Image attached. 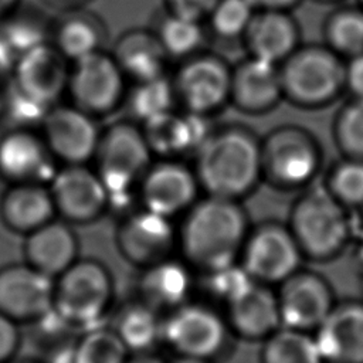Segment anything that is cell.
Returning <instances> with one entry per match:
<instances>
[{"mask_svg": "<svg viewBox=\"0 0 363 363\" xmlns=\"http://www.w3.org/2000/svg\"><path fill=\"white\" fill-rule=\"evenodd\" d=\"M248 231L238 200L207 196L186 211L177 244L189 265L210 274L240 259Z\"/></svg>", "mask_w": 363, "mask_h": 363, "instance_id": "cell-1", "label": "cell"}, {"mask_svg": "<svg viewBox=\"0 0 363 363\" xmlns=\"http://www.w3.org/2000/svg\"><path fill=\"white\" fill-rule=\"evenodd\" d=\"M105 38L106 28L102 20L86 10H69L51 21L50 43L69 62L104 50Z\"/></svg>", "mask_w": 363, "mask_h": 363, "instance_id": "cell-27", "label": "cell"}, {"mask_svg": "<svg viewBox=\"0 0 363 363\" xmlns=\"http://www.w3.org/2000/svg\"><path fill=\"white\" fill-rule=\"evenodd\" d=\"M113 301V279L109 269L96 259H77L54 278L52 311L72 326H92L99 322Z\"/></svg>", "mask_w": 363, "mask_h": 363, "instance_id": "cell-7", "label": "cell"}, {"mask_svg": "<svg viewBox=\"0 0 363 363\" xmlns=\"http://www.w3.org/2000/svg\"><path fill=\"white\" fill-rule=\"evenodd\" d=\"M55 217L51 193L41 183L11 184L0 199V218L13 233L27 235Z\"/></svg>", "mask_w": 363, "mask_h": 363, "instance_id": "cell-25", "label": "cell"}, {"mask_svg": "<svg viewBox=\"0 0 363 363\" xmlns=\"http://www.w3.org/2000/svg\"><path fill=\"white\" fill-rule=\"evenodd\" d=\"M218 0H164L167 11L194 20H207Z\"/></svg>", "mask_w": 363, "mask_h": 363, "instance_id": "cell-40", "label": "cell"}, {"mask_svg": "<svg viewBox=\"0 0 363 363\" xmlns=\"http://www.w3.org/2000/svg\"><path fill=\"white\" fill-rule=\"evenodd\" d=\"M152 155L142 126L130 121H118L101 132L94 159L109 204L123 201L139 187L152 164Z\"/></svg>", "mask_w": 363, "mask_h": 363, "instance_id": "cell-6", "label": "cell"}, {"mask_svg": "<svg viewBox=\"0 0 363 363\" xmlns=\"http://www.w3.org/2000/svg\"><path fill=\"white\" fill-rule=\"evenodd\" d=\"M112 55L125 77L133 82L166 74L169 55L153 30H128L115 43Z\"/></svg>", "mask_w": 363, "mask_h": 363, "instance_id": "cell-26", "label": "cell"}, {"mask_svg": "<svg viewBox=\"0 0 363 363\" xmlns=\"http://www.w3.org/2000/svg\"><path fill=\"white\" fill-rule=\"evenodd\" d=\"M284 99L320 109L345 92V58L325 44H301L279 64Z\"/></svg>", "mask_w": 363, "mask_h": 363, "instance_id": "cell-5", "label": "cell"}, {"mask_svg": "<svg viewBox=\"0 0 363 363\" xmlns=\"http://www.w3.org/2000/svg\"><path fill=\"white\" fill-rule=\"evenodd\" d=\"M241 40L248 55L279 65L301 45V31L291 11L257 10Z\"/></svg>", "mask_w": 363, "mask_h": 363, "instance_id": "cell-23", "label": "cell"}, {"mask_svg": "<svg viewBox=\"0 0 363 363\" xmlns=\"http://www.w3.org/2000/svg\"><path fill=\"white\" fill-rule=\"evenodd\" d=\"M172 78L184 111L208 116L230 102L231 67L224 58L199 51L184 60Z\"/></svg>", "mask_w": 363, "mask_h": 363, "instance_id": "cell-9", "label": "cell"}, {"mask_svg": "<svg viewBox=\"0 0 363 363\" xmlns=\"http://www.w3.org/2000/svg\"><path fill=\"white\" fill-rule=\"evenodd\" d=\"M284 99L279 65L247 55L231 67L230 102L244 113L272 111Z\"/></svg>", "mask_w": 363, "mask_h": 363, "instance_id": "cell-20", "label": "cell"}, {"mask_svg": "<svg viewBox=\"0 0 363 363\" xmlns=\"http://www.w3.org/2000/svg\"><path fill=\"white\" fill-rule=\"evenodd\" d=\"M254 13L248 0H218L207 20L218 38L238 40L245 34Z\"/></svg>", "mask_w": 363, "mask_h": 363, "instance_id": "cell-38", "label": "cell"}, {"mask_svg": "<svg viewBox=\"0 0 363 363\" xmlns=\"http://www.w3.org/2000/svg\"><path fill=\"white\" fill-rule=\"evenodd\" d=\"M54 157L41 133L16 128L0 139V174L11 184L50 182L55 174Z\"/></svg>", "mask_w": 363, "mask_h": 363, "instance_id": "cell-21", "label": "cell"}, {"mask_svg": "<svg viewBox=\"0 0 363 363\" xmlns=\"http://www.w3.org/2000/svg\"><path fill=\"white\" fill-rule=\"evenodd\" d=\"M360 289H362V298H363V269L360 272Z\"/></svg>", "mask_w": 363, "mask_h": 363, "instance_id": "cell-50", "label": "cell"}, {"mask_svg": "<svg viewBox=\"0 0 363 363\" xmlns=\"http://www.w3.org/2000/svg\"><path fill=\"white\" fill-rule=\"evenodd\" d=\"M126 79L112 52L99 50L71 62L67 92L72 105L94 116L106 115L125 99Z\"/></svg>", "mask_w": 363, "mask_h": 363, "instance_id": "cell-11", "label": "cell"}, {"mask_svg": "<svg viewBox=\"0 0 363 363\" xmlns=\"http://www.w3.org/2000/svg\"><path fill=\"white\" fill-rule=\"evenodd\" d=\"M313 337L323 363H363V298L337 299Z\"/></svg>", "mask_w": 363, "mask_h": 363, "instance_id": "cell-19", "label": "cell"}, {"mask_svg": "<svg viewBox=\"0 0 363 363\" xmlns=\"http://www.w3.org/2000/svg\"><path fill=\"white\" fill-rule=\"evenodd\" d=\"M77 363H125L129 350L113 329H89L72 345Z\"/></svg>", "mask_w": 363, "mask_h": 363, "instance_id": "cell-37", "label": "cell"}, {"mask_svg": "<svg viewBox=\"0 0 363 363\" xmlns=\"http://www.w3.org/2000/svg\"><path fill=\"white\" fill-rule=\"evenodd\" d=\"M173 363H211V360H204V359H191V357H177Z\"/></svg>", "mask_w": 363, "mask_h": 363, "instance_id": "cell-48", "label": "cell"}, {"mask_svg": "<svg viewBox=\"0 0 363 363\" xmlns=\"http://www.w3.org/2000/svg\"><path fill=\"white\" fill-rule=\"evenodd\" d=\"M194 174L208 196L240 201L262 180L261 139L241 126L211 130L196 152Z\"/></svg>", "mask_w": 363, "mask_h": 363, "instance_id": "cell-2", "label": "cell"}, {"mask_svg": "<svg viewBox=\"0 0 363 363\" xmlns=\"http://www.w3.org/2000/svg\"><path fill=\"white\" fill-rule=\"evenodd\" d=\"M259 363H322L313 333L279 326L262 340Z\"/></svg>", "mask_w": 363, "mask_h": 363, "instance_id": "cell-30", "label": "cell"}, {"mask_svg": "<svg viewBox=\"0 0 363 363\" xmlns=\"http://www.w3.org/2000/svg\"><path fill=\"white\" fill-rule=\"evenodd\" d=\"M54 279L27 262L0 268V313L11 320H40L52 309Z\"/></svg>", "mask_w": 363, "mask_h": 363, "instance_id": "cell-16", "label": "cell"}, {"mask_svg": "<svg viewBox=\"0 0 363 363\" xmlns=\"http://www.w3.org/2000/svg\"><path fill=\"white\" fill-rule=\"evenodd\" d=\"M153 31L169 58L184 60L199 52L204 41L203 21L170 11H166Z\"/></svg>", "mask_w": 363, "mask_h": 363, "instance_id": "cell-33", "label": "cell"}, {"mask_svg": "<svg viewBox=\"0 0 363 363\" xmlns=\"http://www.w3.org/2000/svg\"><path fill=\"white\" fill-rule=\"evenodd\" d=\"M323 167L316 136L299 125H281L261 139L262 180L281 191H301L315 183Z\"/></svg>", "mask_w": 363, "mask_h": 363, "instance_id": "cell-4", "label": "cell"}, {"mask_svg": "<svg viewBox=\"0 0 363 363\" xmlns=\"http://www.w3.org/2000/svg\"><path fill=\"white\" fill-rule=\"evenodd\" d=\"M130 353L152 350L162 339V320L156 309L145 303H132L121 311L112 328Z\"/></svg>", "mask_w": 363, "mask_h": 363, "instance_id": "cell-31", "label": "cell"}, {"mask_svg": "<svg viewBox=\"0 0 363 363\" xmlns=\"http://www.w3.org/2000/svg\"><path fill=\"white\" fill-rule=\"evenodd\" d=\"M41 136L54 159L85 164L95 156L101 130L94 115L72 104H57L41 122Z\"/></svg>", "mask_w": 363, "mask_h": 363, "instance_id": "cell-14", "label": "cell"}, {"mask_svg": "<svg viewBox=\"0 0 363 363\" xmlns=\"http://www.w3.org/2000/svg\"><path fill=\"white\" fill-rule=\"evenodd\" d=\"M0 35L10 45L16 58L47 41H50L51 21L34 10H20L17 7L7 18L1 21Z\"/></svg>", "mask_w": 363, "mask_h": 363, "instance_id": "cell-35", "label": "cell"}, {"mask_svg": "<svg viewBox=\"0 0 363 363\" xmlns=\"http://www.w3.org/2000/svg\"><path fill=\"white\" fill-rule=\"evenodd\" d=\"M318 1H323V3H337V1H343V0H318Z\"/></svg>", "mask_w": 363, "mask_h": 363, "instance_id": "cell-51", "label": "cell"}, {"mask_svg": "<svg viewBox=\"0 0 363 363\" xmlns=\"http://www.w3.org/2000/svg\"><path fill=\"white\" fill-rule=\"evenodd\" d=\"M322 363H323V362H322Z\"/></svg>", "mask_w": 363, "mask_h": 363, "instance_id": "cell-53", "label": "cell"}, {"mask_svg": "<svg viewBox=\"0 0 363 363\" xmlns=\"http://www.w3.org/2000/svg\"><path fill=\"white\" fill-rule=\"evenodd\" d=\"M225 309L230 332L245 340L262 342L281 326L275 289L259 282L225 303Z\"/></svg>", "mask_w": 363, "mask_h": 363, "instance_id": "cell-22", "label": "cell"}, {"mask_svg": "<svg viewBox=\"0 0 363 363\" xmlns=\"http://www.w3.org/2000/svg\"><path fill=\"white\" fill-rule=\"evenodd\" d=\"M51 363H77L74 356V347H65L60 353H57Z\"/></svg>", "mask_w": 363, "mask_h": 363, "instance_id": "cell-47", "label": "cell"}, {"mask_svg": "<svg viewBox=\"0 0 363 363\" xmlns=\"http://www.w3.org/2000/svg\"><path fill=\"white\" fill-rule=\"evenodd\" d=\"M191 288V275L184 262L174 261L172 257L143 268L140 278L142 301L153 309L174 308L187 302Z\"/></svg>", "mask_w": 363, "mask_h": 363, "instance_id": "cell-28", "label": "cell"}, {"mask_svg": "<svg viewBox=\"0 0 363 363\" xmlns=\"http://www.w3.org/2000/svg\"><path fill=\"white\" fill-rule=\"evenodd\" d=\"M240 259L255 282L268 286H277L305 262L288 224L278 221H265L250 228Z\"/></svg>", "mask_w": 363, "mask_h": 363, "instance_id": "cell-8", "label": "cell"}, {"mask_svg": "<svg viewBox=\"0 0 363 363\" xmlns=\"http://www.w3.org/2000/svg\"><path fill=\"white\" fill-rule=\"evenodd\" d=\"M199 189L194 170L173 159L152 163L139 183L143 207L167 218L186 213L197 201Z\"/></svg>", "mask_w": 363, "mask_h": 363, "instance_id": "cell-18", "label": "cell"}, {"mask_svg": "<svg viewBox=\"0 0 363 363\" xmlns=\"http://www.w3.org/2000/svg\"><path fill=\"white\" fill-rule=\"evenodd\" d=\"M206 275L208 279L210 292L221 299L224 305L255 282L241 267V264L237 262Z\"/></svg>", "mask_w": 363, "mask_h": 363, "instance_id": "cell-39", "label": "cell"}, {"mask_svg": "<svg viewBox=\"0 0 363 363\" xmlns=\"http://www.w3.org/2000/svg\"><path fill=\"white\" fill-rule=\"evenodd\" d=\"M332 138L340 156L363 160V98L349 96L337 109Z\"/></svg>", "mask_w": 363, "mask_h": 363, "instance_id": "cell-36", "label": "cell"}, {"mask_svg": "<svg viewBox=\"0 0 363 363\" xmlns=\"http://www.w3.org/2000/svg\"><path fill=\"white\" fill-rule=\"evenodd\" d=\"M356 3H357L360 7H363V0H356Z\"/></svg>", "mask_w": 363, "mask_h": 363, "instance_id": "cell-52", "label": "cell"}, {"mask_svg": "<svg viewBox=\"0 0 363 363\" xmlns=\"http://www.w3.org/2000/svg\"><path fill=\"white\" fill-rule=\"evenodd\" d=\"M323 186L349 211L363 210V160L340 156L325 172Z\"/></svg>", "mask_w": 363, "mask_h": 363, "instance_id": "cell-34", "label": "cell"}, {"mask_svg": "<svg viewBox=\"0 0 363 363\" xmlns=\"http://www.w3.org/2000/svg\"><path fill=\"white\" fill-rule=\"evenodd\" d=\"M125 99L132 116L140 125L174 111L177 104L172 78L166 74L133 82L130 91H126Z\"/></svg>", "mask_w": 363, "mask_h": 363, "instance_id": "cell-32", "label": "cell"}, {"mask_svg": "<svg viewBox=\"0 0 363 363\" xmlns=\"http://www.w3.org/2000/svg\"><path fill=\"white\" fill-rule=\"evenodd\" d=\"M225 318L201 303L184 302L162 320V339L179 357L211 360L225 346Z\"/></svg>", "mask_w": 363, "mask_h": 363, "instance_id": "cell-10", "label": "cell"}, {"mask_svg": "<svg viewBox=\"0 0 363 363\" xmlns=\"http://www.w3.org/2000/svg\"><path fill=\"white\" fill-rule=\"evenodd\" d=\"M55 214L69 224L98 220L109 207L108 190L96 173L85 164H65L50 180Z\"/></svg>", "mask_w": 363, "mask_h": 363, "instance_id": "cell-13", "label": "cell"}, {"mask_svg": "<svg viewBox=\"0 0 363 363\" xmlns=\"http://www.w3.org/2000/svg\"><path fill=\"white\" fill-rule=\"evenodd\" d=\"M305 261L328 262L340 257L353 238V217L323 186L312 183L294 200L286 221Z\"/></svg>", "mask_w": 363, "mask_h": 363, "instance_id": "cell-3", "label": "cell"}, {"mask_svg": "<svg viewBox=\"0 0 363 363\" xmlns=\"http://www.w3.org/2000/svg\"><path fill=\"white\" fill-rule=\"evenodd\" d=\"M125 363H166V362L160 356L152 353L150 350H146V352L129 353Z\"/></svg>", "mask_w": 363, "mask_h": 363, "instance_id": "cell-45", "label": "cell"}, {"mask_svg": "<svg viewBox=\"0 0 363 363\" xmlns=\"http://www.w3.org/2000/svg\"><path fill=\"white\" fill-rule=\"evenodd\" d=\"M323 44L345 60L363 52V7H335L323 21Z\"/></svg>", "mask_w": 363, "mask_h": 363, "instance_id": "cell-29", "label": "cell"}, {"mask_svg": "<svg viewBox=\"0 0 363 363\" xmlns=\"http://www.w3.org/2000/svg\"><path fill=\"white\" fill-rule=\"evenodd\" d=\"M16 64V54L0 35V89L6 88L11 81Z\"/></svg>", "mask_w": 363, "mask_h": 363, "instance_id": "cell-43", "label": "cell"}, {"mask_svg": "<svg viewBox=\"0 0 363 363\" xmlns=\"http://www.w3.org/2000/svg\"><path fill=\"white\" fill-rule=\"evenodd\" d=\"M69 225L64 220L52 218L28 233L23 244L24 262L52 279L69 268L79 252L77 234Z\"/></svg>", "mask_w": 363, "mask_h": 363, "instance_id": "cell-24", "label": "cell"}, {"mask_svg": "<svg viewBox=\"0 0 363 363\" xmlns=\"http://www.w3.org/2000/svg\"><path fill=\"white\" fill-rule=\"evenodd\" d=\"M345 92L363 98V52L345 60Z\"/></svg>", "mask_w": 363, "mask_h": 363, "instance_id": "cell-42", "label": "cell"}, {"mask_svg": "<svg viewBox=\"0 0 363 363\" xmlns=\"http://www.w3.org/2000/svg\"><path fill=\"white\" fill-rule=\"evenodd\" d=\"M18 323L0 313V363H7L20 347Z\"/></svg>", "mask_w": 363, "mask_h": 363, "instance_id": "cell-41", "label": "cell"}, {"mask_svg": "<svg viewBox=\"0 0 363 363\" xmlns=\"http://www.w3.org/2000/svg\"><path fill=\"white\" fill-rule=\"evenodd\" d=\"M69 68L71 62L47 41L16 58L10 84L30 99L51 108L67 92Z\"/></svg>", "mask_w": 363, "mask_h": 363, "instance_id": "cell-15", "label": "cell"}, {"mask_svg": "<svg viewBox=\"0 0 363 363\" xmlns=\"http://www.w3.org/2000/svg\"><path fill=\"white\" fill-rule=\"evenodd\" d=\"M281 326L311 332L325 320L337 296L329 279L302 267L275 288Z\"/></svg>", "mask_w": 363, "mask_h": 363, "instance_id": "cell-12", "label": "cell"}, {"mask_svg": "<svg viewBox=\"0 0 363 363\" xmlns=\"http://www.w3.org/2000/svg\"><path fill=\"white\" fill-rule=\"evenodd\" d=\"M119 252L130 264L146 268L172 257L177 244L172 218L147 208L128 216L116 233Z\"/></svg>", "mask_w": 363, "mask_h": 363, "instance_id": "cell-17", "label": "cell"}, {"mask_svg": "<svg viewBox=\"0 0 363 363\" xmlns=\"http://www.w3.org/2000/svg\"><path fill=\"white\" fill-rule=\"evenodd\" d=\"M20 0H0V23L17 10Z\"/></svg>", "mask_w": 363, "mask_h": 363, "instance_id": "cell-46", "label": "cell"}, {"mask_svg": "<svg viewBox=\"0 0 363 363\" xmlns=\"http://www.w3.org/2000/svg\"><path fill=\"white\" fill-rule=\"evenodd\" d=\"M302 0H248V3L257 10H285L291 11Z\"/></svg>", "mask_w": 363, "mask_h": 363, "instance_id": "cell-44", "label": "cell"}, {"mask_svg": "<svg viewBox=\"0 0 363 363\" xmlns=\"http://www.w3.org/2000/svg\"><path fill=\"white\" fill-rule=\"evenodd\" d=\"M58 3H62V4H74L77 1H82V0H55Z\"/></svg>", "mask_w": 363, "mask_h": 363, "instance_id": "cell-49", "label": "cell"}]
</instances>
